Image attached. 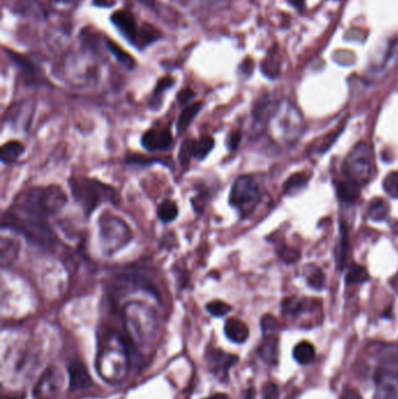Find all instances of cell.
Segmentation results:
<instances>
[{
    "mask_svg": "<svg viewBox=\"0 0 398 399\" xmlns=\"http://www.w3.org/2000/svg\"><path fill=\"white\" fill-rule=\"evenodd\" d=\"M110 20L119 33L122 34L123 38L136 47L140 28L133 13L126 10L115 11L111 14Z\"/></svg>",
    "mask_w": 398,
    "mask_h": 399,
    "instance_id": "cell-10",
    "label": "cell"
},
{
    "mask_svg": "<svg viewBox=\"0 0 398 399\" xmlns=\"http://www.w3.org/2000/svg\"><path fill=\"white\" fill-rule=\"evenodd\" d=\"M238 357L233 354L224 353L222 350H213L208 354L207 361L209 369L217 378L224 381L227 378L228 371L236 364Z\"/></svg>",
    "mask_w": 398,
    "mask_h": 399,
    "instance_id": "cell-12",
    "label": "cell"
},
{
    "mask_svg": "<svg viewBox=\"0 0 398 399\" xmlns=\"http://www.w3.org/2000/svg\"><path fill=\"white\" fill-rule=\"evenodd\" d=\"M276 328L277 320L275 317H271V315H265L262 319V329H263L264 334L269 335V334L276 331Z\"/></svg>",
    "mask_w": 398,
    "mask_h": 399,
    "instance_id": "cell-38",
    "label": "cell"
},
{
    "mask_svg": "<svg viewBox=\"0 0 398 399\" xmlns=\"http://www.w3.org/2000/svg\"><path fill=\"white\" fill-rule=\"evenodd\" d=\"M194 96L195 92L192 89L184 88L180 90L178 96H177V99L181 105H187L192 99H194Z\"/></svg>",
    "mask_w": 398,
    "mask_h": 399,
    "instance_id": "cell-39",
    "label": "cell"
},
{
    "mask_svg": "<svg viewBox=\"0 0 398 399\" xmlns=\"http://www.w3.org/2000/svg\"><path fill=\"white\" fill-rule=\"evenodd\" d=\"M193 141L192 139H184L179 151V161L182 166L189 164L191 158L193 157Z\"/></svg>",
    "mask_w": 398,
    "mask_h": 399,
    "instance_id": "cell-35",
    "label": "cell"
},
{
    "mask_svg": "<svg viewBox=\"0 0 398 399\" xmlns=\"http://www.w3.org/2000/svg\"><path fill=\"white\" fill-rule=\"evenodd\" d=\"M383 188H385V193L398 199V172H390V173L385 177L383 180Z\"/></svg>",
    "mask_w": 398,
    "mask_h": 399,
    "instance_id": "cell-33",
    "label": "cell"
},
{
    "mask_svg": "<svg viewBox=\"0 0 398 399\" xmlns=\"http://www.w3.org/2000/svg\"><path fill=\"white\" fill-rule=\"evenodd\" d=\"M293 357L299 364H309L316 359V349L309 341H302L293 349Z\"/></svg>",
    "mask_w": 398,
    "mask_h": 399,
    "instance_id": "cell-24",
    "label": "cell"
},
{
    "mask_svg": "<svg viewBox=\"0 0 398 399\" xmlns=\"http://www.w3.org/2000/svg\"><path fill=\"white\" fill-rule=\"evenodd\" d=\"M262 399H280V388L275 383H267L262 389Z\"/></svg>",
    "mask_w": 398,
    "mask_h": 399,
    "instance_id": "cell-37",
    "label": "cell"
},
{
    "mask_svg": "<svg viewBox=\"0 0 398 399\" xmlns=\"http://www.w3.org/2000/svg\"><path fill=\"white\" fill-rule=\"evenodd\" d=\"M4 228L14 230L39 246L50 248L55 244V236L47 224L46 219L14 206L7 210L3 219Z\"/></svg>",
    "mask_w": 398,
    "mask_h": 399,
    "instance_id": "cell-2",
    "label": "cell"
},
{
    "mask_svg": "<svg viewBox=\"0 0 398 399\" xmlns=\"http://www.w3.org/2000/svg\"><path fill=\"white\" fill-rule=\"evenodd\" d=\"M260 359L267 364H277L278 356H280V344H278V337L275 335H269L264 339L258 349Z\"/></svg>",
    "mask_w": 398,
    "mask_h": 399,
    "instance_id": "cell-17",
    "label": "cell"
},
{
    "mask_svg": "<svg viewBox=\"0 0 398 399\" xmlns=\"http://www.w3.org/2000/svg\"><path fill=\"white\" fill-rule=\"evenodd\" d=\"M369 279L368 272L363 266H350L346 275V283L347 284H362L367 282Z\"/></svg>",
    "mask_w": 398,
    "mask_h": 399,
    "instance_id": "cell-30",
    "label": "cell"
},
{
    "mask_svg": "<svg viewBox=\"0 0 398 399\" xmlns=\"http://www.w3.org/2000/svg\"><path fill=\"white\" fill-rule=\"evenodd\" d=\"M139 4H142L143 6L146 7L148 10L155 11L158 7L157 0H137Z\"/></svg>",
    "mask_w": 398,
    "mask_h": 399,
    "instance_id": "cell-42",
    "label": "cell"
},
{
    "mask_svg": "<svg viewBox=\"0 0 398 399\" xmlns=\"http://www.w3.org/2000/svg\"><path fill=\"white\" fill-rule=\"evenodd\" d=\"M172 143H173V137L168 130L151 129L145 132L142 137L143 148L150 152L167 150Z\"/></svg>",
    "mask_w": 398,
    "mask_h": 399,
    "instance_id": "cell-13",
    "label": "cell"
},
{
    "mask_svg": "<svg viewBox=\"0 0 398 399\" xmlns=\"http://www.w3.org/2000/svg\"><path fill=\"white\" fill-rule=\"evenodd\" d=\"M104 43H106V50L111 53L112 55L115 56V59L121 65H123L128 70H132V69L135 68L136 65H137L136 60L124 48L119 46L118 43H115L114 40L109 39L106 36L104 38Z\"/></svg>",
    "mask_w": 398,
    "mask_h": 399,
    "instance_id": "cell-19",
    "label": "cell"
},
{
    "mask_svg": "<svg viewBox=\"0 0 398 399\" xmlns=\"http://www.w3.org/2000/svg\"><path fill=\"white\" fill-rule=\"evenodd\" d=\"M102 360L99 362L101 368H99V375L102 377H106L108 373L110 366H112V371H114V381L119 380L122 373H126V355L124 346L121 344V347L116 348L115 346H109L106 349L103 350Z\"/></svg>",
    "mask_w": 398,
    "mask_h": 399,
    "instance_id": "cell-9",
    "label": "cell"
},
{
    "mask_svg": "<svg viewBox=\"0 0 398 399\" xmlns=\"http://www.w3.org/2000/svg\"><path fill=\"white\" fill-rule=\"evenodd\" d=\"M372 378L380 399H398V346L375 344L370 348Z\"/></svg>",
    "mask_w": 398,
    "mask_h": 399,
    "instance_id": "cell-1",
    "label": "cell"
},
{
    "mask_svg": "<svg viewBox=\"0 0 398 399\" xmlns=\"http://www.w3.org/2000/svg\"><path fill=\"white\" fill-rule=\"evenodd\" d=\"M202 106H204V102H195L193 104L188 105L184 108V111L180 114L178 121H177V130H178L179 133H182L189 128V125L199 115Z\"/></svg>",
    "mask_w": 398,
    "mask_h": 399,
    "instance_id": "cell-21",
    "label": "cell"
},
{
    "mask_svg": "<svg viewBox=\"0 0 398 399\" xmlns=\"http://www.w3.org/2000/svg\"><path fill=\"white\" fill-rule=\"evenodd\" d=\"M25 148L23 145L17 141H7L6 144L3 145L1 148V161L3 164L10 165L13 164L19 159L20 155L23 153Z\"/></svg>",
    "mask_w": 398,
    "mask_h": 399,
    "instance_id": "cell-22",
    "label": "cell"
},
{
    "mask_svg": "<svg viewBox=\"0 0 398 399\" xmlns=\"http://www.w3.org/2000/svg\"><path fill=\"white\" fill-rule=\"evenodd\" d=\"M175 81L172 79L171 76H165V77H162V79L157 83L155 92L152 94L151 103H150L152 109L159 108L165 92H167L168 89H171L172 87L175 85Z\"/></svg>",
    "mask_w": 398,
    "mask_h": 399,
    "instance_id": "cell-27",
    "label": "cell"
},
{
    "mask_svg": "<svg viewBox=\"0 0 398 399\" xmlns=\"http://www.w3.org/2000/svg\"><path fill=\"white\" fill-rule=\"evenodd\" d=\"M280 255L282 259L287 263H294L300 258L299 250L289 248V246H283L280 251Z\"/></svg>",
    "mask_w": 398,
    "mask_h": 399,
    "instance_id": "cell-36",
    "label": "cell"
},
{
    "mask_svg": "<svg viewBox=\"0 0 398 399\" xmlns=\"http://www.w3.org/2000/svg\"><path fill=\"white\" fill-rule=\"evenodd\" d=\"M241 139H242V133L238 130L236 131L231 132L229 134V137H228V148L231 151H235L237 148H238V145H240Z\"/></svg>",
    "mask_w": 398,
    "mask_h": 399,
    "instance_id": "cell-40",
    "label": "cell"
},
{
    "mask_svg": "<svg viewBox=\"0 0 398 399\" xmlns=\"http://www.w3.org/2000/svg\"><path fill=\"white\" fill-rule=\"evenodd\" d=\"M343 174L347 180L359 186L368 183L374 174V152L365 141L358 143L352 148L343 163Z\"/></svg>",
    "mask_w": 398,
    "mask_h": 399,
    "instance_id": "cell-6",
    "label": "cell"
},
{
    "mask_svg": "<svg viewBox=\"0 0 398 399\" xmlns=\"http://www.w3.org/2000/svg\"><path fill=\"white\" fill-rule=\"evenodd\" d=\"M277 59H278V56L276 54L267 56L263 65H262L264 75H267V77H271V79H275L278 76V74H280V62L277 61Z\"/></svg>",
    "mask_w": 398,
    "mask_h": 399,
    "instance_id": "cell-32",
    "label": "cell"
},
{
    "mask_svg": "<svg viewBox=\"0 0 398 399\" xmlns=\"http://www.w3.org/2000/svg\"><path fill=\"white\" fill-rule=\"evenodd\" d=\"M224 334L231 342L244 344L249 337V328L243 321L237 317H231L224 324Z\"/></svg>",
    "mask_w": 398,
    "mask_h": 399,
    "instance_id": "cell-16",
    "label": "cell"
},
{
    "mask_svg": "<svg viewBox=\"0 0 398 399\" xmlns=\"http://www.w3.org/2000/svg\"><path fill=\"white\" fill-rule=\"evenodd\" d=\"M291 5L296 6L297 9H303L304 4H305V0H289Z\"/></svg>",
    "mask_w": 398,
    "mask_h": 399,
    "instance_id": "cell-43",
    "label": "cell"
},
{
    "mask_svg": "<svg viewBox=\"0 0 398 399\" xmlns=\"http://www.w3.org/2000/svg\"><path fill=\"white\" fill-rule=\"evenodd\" d=\"M215 146L214 138L208 134L201 136L199 139L193 141V157L198 160H204L211 153Z\"/></svg>",
    "mask_w": 398,
    "mask_h": 399,
    "instance_id": "cell-23",
    "label": "cell"
},
{
    "mask_svg": "<svg viewBox=\"0 0 398 399\" xmlns=\"http://www.w3.org/2000/svg\"><path fill=\"white\" fill-rule=\"evenodd\" d=\"M260 187L250 175L237 177L233 183L229 203L240 212L241 217H249L260 202Z\"/></svg>",
    "mask_w": 398,
    "mask_h": 399,
    "instance_id": "cell-8",
    "label": "cell"
},
{
    "mask_svg": "<svg viewBox=\"0 0 398 399\" xmlns=\"http://www.w3.org/2000/svg\"><path fill=\"white\" fill-rule=\"evenodd\" d=\"M390 285H392V288L398 293V272L392 277V280H390Z\"/></svg>",
    "mask_w": 398,
    "mask_h": 399,
    "instance_id": "cell-44",
    "label": "cell"
},
{
    "mask_svg": "<svg viewBox=\"0 0 398 399\" xmlns=\"http://www.w3.org/2000/svg\"><path fill=\"white\" fill-rule=\"evenodd\" d=\"M9 10L19 17L46 19V7L39 0H9Z\"/></svg>",
    "mask_w": 398,
    "mask_h": 399,
    "instance_id": "cell-11",
    "label": "cell"
},
{
    "mask_svg": "<svg viewBox=\"0 0 398 399\" xmlns=\"http://www.w3.org/2000/svg\"><path fill=\"white\" fill-rule=\"evenodd\" d=\"M72 197H75L87 217H90L102 203H116L118 195L111 186L88 177H76L70 181Z\"/></svg>",
    "mask_w": 398,
    "mask_h": 399,
    "instance_id": "cell-5",
    "label": "cell"
},
{
    "mask_svg": "<svg viewBox=\"0 0 398 399\" xmlns=\"http://www.w3.org/2000/svg\"><path fill=\"white\" fill-rule=\"evenodd\" d=\"M271 136L282 145H293L299 139L305 128L303 115L291 102L283 101L277 105L269 117Z\"/></svg>",
    "mask_w": 398,
    "mask_h": 399,
    "instance_id": "cell-3",
    "label": "cell"
},
{
    "mask_svg": "<svg viewBox=\"0 0 398 399\" xmlns=\"http://www.w3.org/2000/svg\"><path fill=\"white\" fill-rule=\"evenodd\" d=\"M99 241L106 255H114L132 241V231L119 217H101Z\"/></svg>",
    "mask_w": 398,
    "mask_h": 399,
    "instance_id": "cell-7",
    "label": "cell"
},
{
    "mask_svg": "<svg viewBox=\"0 0 398 399\" xmlns=\"http://www.w3.org/2000/svg\"><path fill=\"white\" fill-rule=\"evenodd\" d=\"M117 4V0H94V5L96 7H101V9H110V7L115 6Z\"/></svg>",
    "mask_w": 398,
    "mask_h": 399,
    "instance_id": "cell-41",
    "label": "cell"
},
{
    "mask_svg": "<svg viewBox=\"0 0 398 399\" xmlns=\"http://www.w3.org/2000/svg\"><path fill=\"white\" fill-rule=\"evenodd\" d=\"M179 209L172 200H165L158 207V217L162 222L170 223L178 217Z\"/></svg>",
    "mask_w": 398,
    "mask_h": 399,
    "instance_id": "cell-29",
    "label": "cell"
},
{
    "mask_svg": "<svg viewBox=\"0 0 398 399\" xmlns=\"http://www.w3.org/2000/svg\"><path fill=\"white\" fill-rule=\"evenodd\" d=\"M72 390H86L92 386V378L86 366L81 362H72L68 368Z\"/></svg>",
    "mask_w": 398,
    "mask_h": 399,
    "instance_id": "cell-15",
    "label": "cell"
},
{
    "mask_svg": "<svg viewBox=\"0 0 398 399\" xmlns=\"http://www.w3.org/2000/svg\"><path fill=\"white\" fill-rule=\"evenodd\" d=\"M389 206L383 199H374L369 206L368 217L372 221L382 222L388 217Z\"/></svg>",
    "mask_w": 398,
    "mask_h": 399,
    "instance_id": "cell-28",
    "label": "cell"
},
{
    "mask_svg": "<svg viewBox=\"0 0 398 399\" xmlns=\"http://www.w3.org/2000/svg\"><path fill=\"white\" fill-rule=\"evenodd\" d=\"M160 39H162V32L152 23H144L139 30L138 40H137L136 47L138 50H144Z\"/></svg>",
    "mask_w": 398,
    "mask_h": 399,
    "instance_id": "cell-18",
    "label": "cell"
},
{
    "mask_svg": "<svg viewBox=\"0 0 398 399\" xmlns=\"http://www.w3.org/2000/svg\"><path fill=\"white\" fill-rule=\"evenodd\" d=\"M309 180V175L306 173L293 174L292 177L287 179V182L284 185V194L285 195H293L300 190H303L306 186Z\"/></svg>",
    "mask_w": 398,
    "mask_h": 399,
    "instance_id": "cell-26",
    "label": "cell"
},
{
    "mask_svg": "<svg viewBox=\"0 0 398 399\" xmlns=\"http://www.w3.org/2000/svg\"><path fill=\"white\" fill-rule=\"evenodd\" d=\"M61 377L57 370L48 369L43 373L35 389V397L39 399H50L59 391Z\"/></svg>",
    "mask_w": 398,
    "mask_h": 399,
    "instance_id": "cell-14",
    "label": "cell"
},
{
    "mask_svg": "<svg viewBox=\"0 0 398 399\" xmlns=\"http://www.w3.org/2000/svg\"><path fill=\"white\" fill-rule=\"evenodd\" d=\"M307 283H309V288H314V290H323L325 288V275L324 272L318 268H313L312 271L309 272L307 275Z\"/></svg>",
    "mask_w": 398,
    "mask_h": 399,
    "instance_id": "cell-34",
    "label": "cell"
},
{
    "mask_svg": "<svg viewBox=\"0 0 398 399\" xmlns=\"http://www.w3.org/2000/svg\"><path fill=\"white\" fill-rule=\"evenodd\" d=\"M360 187L361 186L356 185L355 182L346 179L345 181L339 182L336 190H338V195L343 201L354 202L360 197Z\"/></svg>",
    "mask_w": 398,
    "mask_h": 399,
    "instance_id": "cell-25",
    "label": "cell"
},
{
    "mask_svg": "<svg viewBox=\"0 0 398 399\" xmlns=\"http://www.w3.org/2000/svg\"><path fill=\"white\" fill-rule=\"evenodd\" d=\"M204 399H229V397L227 395H224V393H216V395H213V396Z\"/></svg>",
    "mask_w": 398,
    "mask_h": 399,
    "instance_id": "cell-46",
    "label": "cell"
},
{
    "mask_svg": "<svg viewBox=\"0 0 398 399\" xmlns=\"http://www.w3.org/2000/svg\"><path fill=\"white\" fill-rule=\"evenodd\" d=\"M19 250L20 246L17 241L3 237L1 243H0V256H1L0 262H1V266L4 268L11 266L17 259Z\"/></svg>",
    "mask_w": 398,
    "mask_h": 399,
    "instance_id": "cell-20",
    "label": "cell"
},
{
    "mask_svg": "<svg viewBox=\"0 0 398 399\" xmlns=\"http://www.w3.org/2000/svg\"><path fill=\"white\" fill-rule=\"evenodd\" d=\"M67 203V195L59 186L38 187L20 195L16 206L46 219L54 215Z\"/></svg>",
    "mask_w": 398,
    "mask_h": 399,
    "instance_id": "cell-4",
    "label": "cell"
},
{
    "mask_svg": "<svg viewBox=\"0 0 398 399\" xmlns=\"http://www.w3.org/2000/svg\"><path fill=\"white\" fill-rule=\"evenodd\" d=\"M243 399H255V391L253 389H249L244 393Z\"/></svg>",
    "mask_w": 398,
    "mask_h": 399,
    "instance_id": "cell-45",
    "label": "cell"
},
{
    "mask_svg": "<svg viewBox=\"0 0 398 399\" xmlns=\"http://www.w3.org/2000/svg\"><path fill=\"white\" fill-rule=\"evenodd\" d=\"M206 310L213 317H221L227 315L231 311V306L224 301L214 300L207 304Z\"/></svg>",
    "mask_w": 398,
    "mask_h": 399,
    "instance_id": "cell-31",
    "label": "cell"
}]
</instances>
